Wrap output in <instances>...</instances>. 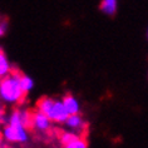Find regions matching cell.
I'll return each mask as SVG.
<instances>
[{
	"mask_svg": "<svg viewBox=\"0 0 148 148\" xmlns=\"http://www.w3.org/2000/svg\"><path fill=\"white\" fill-rule=\"evenodd\" d=\"M21 72L19 69H9V75L3 77L0 80V95L8 102L23 103L27 94L20 86Z\"/></svg>",
	"mask_w": 148,
	"mask_h": 148,
	"instance_id": "6da1fadb",
	"label": "cell"
},
{
	"mask_svg": "<svg viewBox=\"0 0 148 148\" xmlns=\"http://www.w3.org/2000/svg\"><path fill=\"white\" fill-rule=\"evenodd\" d=\"M10 124L5 127L4 134L6 139L10 142H25L27 140V133L25 128L20 123V117H19V110H14V113L10 117Z\"/></svg>",
	"mask_w": 148,
	"mask_h": 148,
	"instance_id": "7a4b0ae2",
	"label": "cell"
},
{
	"mask_svg": "<svg viewBox=\"0 0 148 148\" xmlns=\"http://www.w3.org/2000/svg\"><path fill=\"white\" fill-rule=\"evenodd\" d=\"M68 116H69V113L66 112V109H65V107L63 106V103L59 102V101H54L53 106H51V108H50L47 117L51 121H55V122H65Z\"/></svg>",
	"mask_w": 148,
	"mask_h": 148,
	"instance_id": "3957f363",
	"label": "cell"
},
{
	"mask_svg": "<svg viewBox=\"0 0 148 148\" xmlns=\"http://www.w3.org/2000/svg\"><path fill=\"white\" fill-rule=\"evenodd\" d=\"M33 124L39 131H47L50 127V119L42 112H33Z\"/></svg>",
	"mask_w": 148,
	"mask_h": 148,
	"instance_id": "277c9868",
	"label": "cell"
},
{
	"mask_svg": "<svg viewBox=\"0 0 148 148\" xmlns=\"http://www.w3.org/2000/svg\"><path fill=\"white\" fill-rule=\"evenodd\" d=\"M63 106L65 107V109H66V112L69 113V116L70 114H78L79 112V103L77 102V99L73 97L72 94H66L63 97Z\"/></svg>",
	"mask_w": 148,
	"mask_h": 148,
	"instance_id": "5b68a950",
	"label": "cell"
},
{
	"mask_svg": "<svg viewBox=\"0 0 148 148\" xmlns=\"http://www.w3.org/2000/svg\"><path fill=\"white\" fill-rule=\"evenodd\" d=\"M118 8V0H102L101 3V10L106 15L112 16L116 14Z\"/></svg>",
	"mask_w": 148,
	"mask_h": 148,
	"instance_id": "8992f818",
	"label": "cell"
},
{
	"mask_svg": "<svg viewBox=\"0 0 148 148\" xmlns=\"http://www.w3.org/2000/svg\"><path fill=\"white\" fill-rule=\"evenodd\" d=\"M65 123L70 128H79V129L84 125L82 117H79L78 114H70V116H68V118L65 119Z\"/></svg>",
	"mask_w": 148,
	"mask_h": 148,
	"instance_id": "52a82bcc",
	"label": "cell"
},
{
	"mask_svg": "<svg viewBox=\"0 0 148 148\" xmlns=\"http://www.w3.org/2000/svg\"><path fill=\"white\" fill-rule=\"evenodd\" d=\"M9 69H10V65L8 63V59H6L3 49L0 48V78L5 77L9 73Z\"/></svg>",
	"mask_w": 148,
	"mask_h": 148,
	"instance_id": "ba28073f",
	"label": "cell"
},
{
	"mask_svg": "<svg viewBox=\"0 0 148 148\" xmlns=\"http://www.w3.org/2000/svg\"><path fill=\"white\" fill-rule=\"evenodd\" d=\"M20 86H21V89H23L24 93L28 94V92L34 87V82H33L32 78H29V77H27L25 74L21 73V75H20Z\"/></svg>",
	"mask_w": 148,
	"mask_h": 148,
	"instance_id": "9c48e42d",
	"label": "cell"
},
{
	"mask_svg": "<svg viewBox=\"0 0 148 148\" xmlns=\"http://www.w3.org/2000/svg\"><path fill=\"white\" fill-rule=\"evenodd\" d=\"M79 137L77 136V134H74V133H68V132H63L62 133V136H60V142L63 146H66V144H69V143H72L74 142V140H77Z\"/></svg>",
	"mask_w": 148,
	"mask_h": 148,
	"instance_id": "30bf717a",
	"label": "cell"
},
{
	"mask_svg": "<svg viewBox=\"0 0 148 148\" xmlns=\"http://www.w3.org/2000/svg\"><path fill=\"white\" fill-rule=\"evenodd\" d=\"M64 148H87V140H84L83 138H78L74 142L64 146Z\"/></svg>",
	"mask_w": 148,
	"mask_h": 148,
	"instance_id": "8fae6325",
	"label": "cell"
},
{
	"mask_svg": "<svg viewBox=\"0 0 148 148\" xmlns=\"http://www.w3.org/2000/svg\"><path fill=\"white\" fill-rule=\"evenodd\" d=\"M6 27H8V23H6V21H0V36H3L5 34Z\"/></svg>",
	"mask_w": 148,
	"mask_h": 148,
	"instance_id": "7c38bea8",
	"label": "cell"
},
{
	"mask_svg": "<svg viewBox=\"0 0 148 148\" xmlns=\"http://www.w3.org/2000/svg\"><path fill=\"white\" fill-rule=\"evenodd\" d=\"M0 123H5V116H4V108L0 106Z\"/></svg>",
	"mask_w": 148,
	"mask_h": 148,
	"instance_id": "4fadbf2b",
	"label": "cell"
},
{
	"mask_svg": "<svg viewBox=\"0 0 148 148\" xmlns=\"http://www.w3.org/2000/svg\"><path fill=\"white\" fill-rule=\"evenodd\" d=\"M4 148H8V147H4Z\"/></svg>",
	"mask_w": 148,
	"mask_h": 148,
	"instance_id": "5bb4252c",
	"label": "cell"
},
{
	"mask_svg": "<svg viewBox=\"0 0 148 148\" xmlns=\"http://www.w3.org/2000/svg\"><path fill=\"white\" fill-rule=\"evenodd\" d=\"M0 138H1V137H0Z\"/></svg>",
	"mask_w": 148,
	"mask_h": 148,
	"instance_id": "9a60e30c",
	"label": "cell"
},
{
	"mask_svg": "<svg viewBox=\"0 0 148 148\" xmlns=\"http://www.w3.org/2000/svg\"><path fill=\"white\" fill-rule=\"evenodd\" d=\"M0 137H1V136H0Z\"/></svg>",
	"mask_w": 148,
	"mask_h": 148,
	"instance_id": "2e32d148",
	"label": "cell"
}]
</instances>
